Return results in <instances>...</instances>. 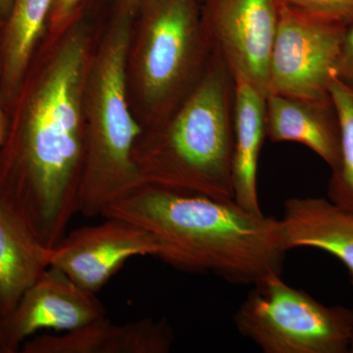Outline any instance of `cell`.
Segmentation results:
<instances>
[{
	"instance_id": "cell-1",
	"label": "cell",
	"mask_w": 353,
	"mask_h": 353,
	"mask_svg": "<svg viewBox=\"0 0 353 353\" xmlns=\"http://www.w3.org/2000/svg\"><path fill=\"white\" fill-rule=\"evenodd\" d=\"M53 55L28 72L0 148V201L48 248L79 212L90 34L74 21Z\"/></svg>"
},
{
	"instance_id": "cell-2",
	"label": "cell",
	"mask_w": 353,
	"mask_h": 353,
	"mask_svg": "<svg viewBox=\"0 0 353 353\" xmlns=\"http://www.w3.org/2000/svg\"><path fill=\"white\" fill-rule=\"evenodd\" d=\"M101 217L127 220L150 232L159 246L157 259L180 271L252 285L283 273L288 250L280 219L246 210L234 199L145 183Z\"/></svg>"
},
{
	"instance_id": "cell-3",
	"label": "cell",
	"mask_w": 353,
	"mask_h": 353,
	"mask_svg": "<svg viewBox=\"0 0 353 353\" xmlns=\"http://www.w3.org/2000/svg\"><path fill=\"white\" fill-rule=\"evenodd\" d=\"M233 74L214 48L201 80L148 136L134 157L145 183L233 199Z\"/></svg>"
},
{
	"instance_id": "cell-4",
	"label": "cell",
	"mask_w": 353,
	"mask_h": 353,
	"mask_svg": "<svg viewBox=\"0 0 353 353\" xmlns=\"http://www.w3.org/2000/svg\"><path fill=\"white\" fill-rule=\"evenodd\" d=\"M139 0H121L94 57L83 90L85 157L79 212L102 216L113 204L145 185L134 157L143 129L128 103L127 61Z\"/></svg>"
},
{
	"instance_id": "cell-5",
	"label": "cell",
	"mask_w": 353,
	"mask_h": 353,
	"mask_svg": "<svg viewBox=\"0 0 353 353\" xmlns=\"http://www.w3.org/2000/svg\"><path fill=\"white\" fill-rule=\"evenodd\" d=\"M134 75L153 128L201 80L212 55L202 0H139Z\"/></svg>"
},
{
	"instance_id": "cell-6",
	"label": "cell",
	"mask_w": 353,
	"mask_h": 353,
	"mask_svg": "<svg viewBox=\"0 0 353 353\" xmlns=\"http://www.w3.org/2000/svg\"><path fill=\"white\" fill-rule=\"evenodd\" d=\"M233 319L265 353H348L350 309L325 305L279 274L253 284Z\"/></svg>"
},
{
	"instance_id": "cell-7",
	"label": "cell",
	"mask_w": 353,
	"mask_h": 353,
	"mask_svg": "<svg viewBox=\"0 0 353 353\" xmlns=\"http://www.w3.org/2000/svg\"><path fill=\"white\" fill-rule=\"evenodd\" d=\"M345 30V26L308 15L281 1L268 94L331 102L330 85Z\"/></svg>"
},
{
	"instance_id": "cell-8",
	"label": "cell",
	"mask_w": 353,
	"mask_h": 353,
	"mask_svg": "<svg viewBox=\"0 0 353 353\" xmlns=\"http://www.w3.org/2000/svg\"><path fill=\"white\" fill-rule=\"evenodd\" d=\"M281 0H202L204 24L233 75L267 95Z\"/></svg>"
},
{
	"instance_id": "cell-9",
	"label": "cell",
	"mask_w": 353,
	"mask_h": 353,
	"mask_svg": "<svg viewBox=\"0 0 353 353\" xmlns=\"http://www.w3.org/2000/svg\"><path fill=\"white\" fill-rule=\"evenodd\" d=\"M65 234L51 248L50 266L97 294L132 257H157L159 246L143 228L119 218Z\"/></svg>"
},
{
	"instance_id": "cell-10",
	"label": "cell",
	"mask_w": 353,
	"mask_h": 353,
	"mask_svg": "<svg viewBox=\"0 0 353 353\" xmlns=\"http://www.w3.org/2000/svg\"><path fill=\"white\" fill-rule=\"evenodd\" d=\"M97 294L83 289L63 271L50 266L25 292L16 308L0 319L2 353H16L41 330L69 332L106 317Z\"/></svg>"
},
{
	"instance_id": "cell-11",
	"label": "cell",
	"mask_w": 353,
	"mask_h": 353,
	"mask_svg": "<svg viewBox=\"0 0 353 353\" xmlns=\"http://www.w3.org/2000/svg\"><path fill=\"white\" fill-rule=\"evenodd\" d=\"M175 343L166 319L115 324L104 317L73 331L25 341L23 353H168Z\"/></svg>"
},
{
	"instance_id": "cell-12",
	"label": "cell",
	"mask_w": 353,
	"mask_h": 353,
	"mask_svg": "<svg viewBox=\"0 0 353 353\" xmlns=\"http://www.w3.org/2000/svg\"><path fill=\"white\" fill-rule=\"evenodd\" d=\"M288 252L313 248L345 265L353 285V211L327 199L292 197L280 219Z\"/></svg>"
},
{
	"instance_id": "cell-13",
	"label": "cell",
	"mask_w": 353,
	"mask_h": 353,
	"mask_svg": "<svg viewBox=\"0 0 353 353\" xmlns=\"http://www.w3.org/2000/svg\"><path fill=\"white\" fill-rule=\"evenodd\" d=\"M265 130L272 143H296L336 168L341 158V129L333 102H314L268 94Z\"/></svg>"
},
{
	"instance_id": "cell-14",
	"label": "cell",
	"mask_w": 353,
	"mask_h": 353,
	"mask_svg": "<svg viewBox=\"0 0 353 353\" xmlns=\"http://www.w3.org/2000/svg\"><path fill=\"white\" fill-rule=\"evenodd\" d=\"M234 150L232 163L233 199L241 208L263 213L259 194L260 153L266 138V94L240 75H233Z\"/></svg>"
},
{
	"instance_id": "cell-15",
	"label": "cell",
	"mask_w": 353,
	"mask_h": 353,
	"mask_svg": "<svg viewBox=\"0 0 353 353\" xmlns=\"http://www.w3.org/2000/svg\"><path fill=\"white\" fill-rule=\"evenodd\" d=\"M50 254L51 248L0 201V319L12 312L50 266Z\"/></svg>"
},
{
	"instance_id": "cell-16",
	"label": "cell",
	"mask_w": 353,
	"mask_h": 353,
	"mask_svg": "<svg viewBox=\"0 0 353 353\" xmlns=\"http://www.w3.org/2000/svg\"><path fill=\"white\" fill-rule=\"evenodd\" d=\"M55 0H14L0 32V97L13 105L31 67L32 57Z\"/></svg>"
},
{
	"instance_id": "cell-17",
	"label": "cell",
	"mask_w": 353,
	"mask_h": 353,
	"mask_svg": "<svg viewBox=\"0 0 353 353\" xmlns=\"http://www.w3.org/2000/svg\"><path fill=\"white\" fill-rule=\"evenodd\" d=\"M330 94L341 129V158L331 173L328 199L353 211V85L334 76Z\"/></svg>"
},
{
	"instance_id": "cell-18",
	"label": "cell",
	"mask_w": 353,
	"mask_h": 353,
	"mask_svg": "<svg viewBox=\"0 0 353 353\" xmlns=\"http://www.w3.org/2000/svg\"><path fill=\"white\" fill-rule=\"evenodd\" d=\"M292 8L320 19L348 27L353 24V0H281Z\"/></svg>"
},
{
	"instance_id": "cell-19",
	"label": "cell",
	"mask_w": 353,
	"mask_h": 353,
	"mask_svg": "<svg viewBox=\"0 0 353 353\" xmlns=\"http://www.w3.org/2000/svg\"><path fill=\"white\" fill-rule=\"evenodd\" d=\"M85 2V0H55L48 18L51 32H65L75 21Z\"/></svg>"
},
{
	"instance_id": "cell-20",
	"label": "cell",
	"mask_w": 353,
	"mask_h": 353,
	"mask_svg": "<svg viewBox=\"0 0 353 353\" xmlns=\"http://www.w3.org/2000/svg\"><path fill=\"white\" fill-rule=\"evenodd\" d=\"M334 77L353 85V24L348 26L334 68Z\"/></svg>"
},
{
	"instance_id": "cell-21",
	"label": "cell",
	"mask_w": 353,
	"mask_h": 353,
	"mask_svg": "<svg viewBox=\"0 0 353 353\" xmlns=\"http://www.w3.org/2000/svg\"><path fill=\"white\" fill-rule=\"evenodd\" d=\"M6 110L2 103L1 97H0V148L6 141L7 134V127H8V119H7Z\"/></svg>"
},
{
	"instance_id": "cell-22",
	"label": "cell",
	"mask_w": 353,
	"mask_h": 353,
	"mask_svg": "<svg viewBox=\"0 0 353 353\" xmlns=\"http://www.w3.org/2000/svg\"><path fill=\"white\" fill-rule=\"evenodd\" d=\"M14 0H0V21L6 22L12 9Z\"/></svg>"
},
{
	"instance_id": "cell-23",
	"label": "cell",
	"mask_w": 353,
	"mask_h": 353,
	"mask_svg": "<svg viewBox=\"0 0 353 353\" xmlns=\"http://www.w3.org/2000/svg\"><path fill=\"white\" fill-rule=\"evenodd\" d=\"M348 353H353V308L350 309V332L348 341Z\"/></svg>"
},
{
	"instance_id": "cell-24",
	"label": "cell",
	"mask_w": 353,
	"mask_h": 353,
	"mask_svg": "<svg viewBox=\"0 0 353 353\" xmlns=\"http://www.w3.org/2000/svg\"><path fill=\"white\" fill-rule=\"evenodd\" d=\"M2 26H3V23H2L1 21H0V29H1Z\"/></svg>"
},
{
	"instance_id": "cell-25",
	"label": "cell",
	"mask_w": 353,
	"mask_h": 353,
	"mask_svg": "<svg viewBox=\"0 0 353 353\" xmlns=\"http://www.w3.org/2000/svg\"><path fill=\"white\" fill-rule=\"evenodd\" d=\"M0 353H2L1 347H0Z\"/></svg>"
}]
</instances>
